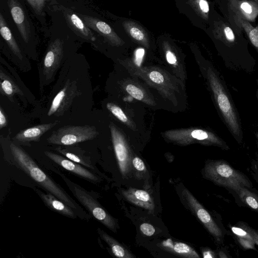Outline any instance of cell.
<instances>
[{
	"mask_svg": "<svg viewBox=\"0 0 258 258\" xmlns=\"http://www.w3.org/2000/svg\"><path fill=\"white\" fill-rule=\"evenodd\" d=\"M11 152L16 165L37 184L70 206L80 217L85 213L75 200L53 181L22 148L12 143Z\"/></svg>",
	"mask_w": 258,
	"mask_h": 258,
	"instance_id": "6da1fadb",
	"label": "cell"
},
{
	"mask_svg": "<svg viewBox=\"0 0 258 258\" xmlns=\"http://www.w3.org/2000/svg\"><path fill=\"white\" fill-rule=\"evenodd\" d=\"M203 174L205 178L215 184L235 191L242 186H251V182L244 174L224 160L207 162L203 169Z\"/></svg>",
	"mask_w": 258,
	"mask_h": 258,
	"instance_id": "7a4b0ae2",
	"label": "cell"
},
{
	"mask_svg": "<svg viewBox=\"0 0 258 258\" xmlns=\"http://www.w3.org/2000/svg\"><path fill=\"white\" fill-rule=\"evenodd\" d=\"M211 88L218 109L229 130L237 142L242 139L240 120L234 105L221 81L212 71L209 72Z\"/></svg>",
	"mask_w": 258,
	"mask_h": 258,
	"instance_id": "3957f363",
	"label": "cell"
},
{
	"mask_svg": "<svg viewBox=\"0 0 258 258\" xmlns=\"http://www.w3.org/2000/svg\"><path fill=\"white\" fill-rule=\"evenodd\" d=\"M65 182L78 201L97 221L114 232H116L117 222L89 192L80 185L63 177Z\"/></svg>",
	"mask_w": 258,
	"mask_h": 258,
	"instance_id": "277c9868",
	"label": "cell"
},
{
	"mask_svg": "<svg viewBox=\"0 0 258 258\" xmlns=\"http://www.w3.org/2000/svg\"><path fill=\"white\" fill-rule=\"evenodd\" d=\"M98 135L94 126L65 125L52 133L47 142L53 145L70 146L93 140Z\"/></svg>",
	"mask_w": 258,
	"mask_h": 258,
	"instance_id": "5b68a950",
	"label": "cell"
},
{
	"mask_svg": "<svg viewBox=\"0 0 258 258\" xmlns=\"http://www.w3.org/2000/svg\"><path fill=\"white\" fill-rule=\"evenodd\" d=\"M181 195L188 208L198 218L209 233L216 239L220 241L223 238L222 231L208 212L186 188L183 189Z\"/></svg>",
	"mask_w": 258,
	"mask_h": 258,
	"instance_id": "8992f818",
	"label": "cell"
},
{
	"mask_svg": "<svg viewBox=\"0 0 258 258\" xmlns=\"http://www.w3.org/2000/svg\"><path fill=\"white\" fill-rule=\"evenodd\" d=\"M112 142L119 171L123 178L133 169L132 161L127 147L120 134L113 126L110 127Z\"/></svg>",
	"mask_w": 258,
	"mask_h": 258,
	"instance_id": "52a82bcc",
	"label": "cell"
},
{
	"mask_svg": "<svg viewBox=\"0 0 258 258\" xmlns=\"http://www.w3.org/2000/svg\"><path fill=\"white\" fill-rule=\"evenodd\" d=\"M44 154L54 163L76 175L91 182L97 183L100 181V178L97 175L82 165L50 151H45Z\"/></svg>",
	"mask_w": 258,
	"mask_h": 258,
	"instance_id": "ba28073f",
	"label": "cell"
},
{
	"mask_svg": "<svg viewBox=\"0 0 258 258\" xmlns=\"http://www.w3.org/2000/svg\"><path fill=\"white\" fill-rule=\"evenodd\" d=\"M77 90L75 82L69 80L64 87L57 93L52 100L47 115H61L77 95Z\"/></svg>",
	"mask_w": 258,
	"mask_h": 258,
	"instance_id": "9c48e42d",
	"label": "cell"
},
{
	"mask_svg": "<svg viewBox=\"0 0 258 258\" xmlns=\"http://www.w3.org/2000/svg\"><path fill=\"white\" fill-rule=\"evenodd\" d=\"M63 55V42L56 39L49 45L43 62V72L47 79H50L59 67Z\"/></svg>",
	"mask_w": 258,
	"mask_h": 258,
	"instance_id": "30bf717a",
	"label": "cell"
},
{
	"mask_svg": "<svg viewBox=\"0 0 258 258\" xmlns=\"http://www.w3.org/2000/svg\"><path fill=\"white\" fill-rule=\"evenodd\" d=\"M11 14L18 31L25 43L31 35V27L24 10L18 0H7Z\"/></svg>",
	"mask_w": 258,
	"mask_h": 258,
	"instance_id": "8fae6325",
	"label": "cell"
},
{
	"mask_svg": "<svg viewBox=\"0 0 258 258\" xmlns=\"http://www.w3.org/2000/svg\"><path fill=\"white\" fill-rule=\"evenodd\" d=\"M57 8L63 14L70 27L78 35L89 41H95L94 34L77 15L62 6H58Z\"/></svg>",
	"mask_w": 258,
	"mask_h": 258,
	"instance_id": "7c38bea8",
	"label": "cell"
},
{
	"mask_svg": "<svg viewBox=\"0 0 258 258\" xmlns=\"http://www.w3.org/2000/svg\"><path fill=\"white\" fill-rule=\"evenodd\" d=\"M59 122V121L55 120L52 122L39 124L22 130L16 135L13 140L21 144L32 141L37 142L45 133Z\"/></svg>",
	"mask_w": 258,
	"mask_h": 258,
	"instance_id": "4fadbf2b",
	"label": "cell"
},
{
	"mask_svg": "<svg viewBox=\"0 0 258 258\" xmlns=\"http://www.w3.org/2000/svg\"><path fill=\"white\" fill-rule=\"evenodd\" d=\"M36 192L45 205L51 210L70 218L77 217V213L70 206L53 195L44 193L38 189H36Z\"/></svg>",
	"mask_w": 258,
	"mask_h": 258,
	"instance_id": "5bb4252c",
	"label": "cell"
},
{
	"mask_svg": "<svg viewBox=\"0 0 258 258\" xmlns=\"http://www.w3.org/2000/svg\"><path fill=\"white\" fill-rule=\"evenodd\" d=\"M122 194L127 201L133 204L151 212L154 210L153 199L148 192L142 189L130 187L127 189L122 190Z\"/></svg>",
	"mask_w": 258,
	"mask_h": 258,
	"instance_id": "9a60e30c",
	"label": "cell"
},
{
	"mask_svg": "<svg viewBox=\"0 0 258 258\" xmlns=\"http://www.w3.org/2000/svg\"><path fill=\"white\" fill-rule=\"evenodd\" d=\"M160 247L176 255L188 258H199L197 251L189 245L181 242L173 241L170 239L164 240Z\"/></svg>",
	"mask_w": 258,
	"mask_h": 258,
	"instance_id": "2e32d148",
	"label": "cell"
},
{
	"mask_svg": "<svg viewBox=\"0 0 258 258\" xmlns=\"http://www.w3.org/2000/svg\"><path fill=\"white\" fill-rule=\"evenodd\" d=\"M81 18L89 28L96 31L113 43L117 41L115 34L110 26L105 22L91 16L81 15Z\"/></svg>",
	"mask_w": 258,
	"mask_h": 258,
	"instance_id": "e0dca14e",
	"label": "cell"
},
{
	"mask_svg": "<svg viewBox=\"0 0 258 258\" xmlns=\"http://www.w3.org/2000/svg\"><path fill=\"white\" fill-rule=\"evenodd\" d=\"M100 238L110 247L113 254L119 258H134L135 256L113 237L100 228H98Z\"/></svg>",
	"mask_w": 258,
	"mask_h": 258,
	"instance_id": "ac0fdd59",
	"label": "cell"
},
{
	"mask_svg": "<svg viewBox=\"0 0 258 258\" xmlns=\"http://www.w3.org/2000/svg\"><path fill=\"white\" fill-rule=\"evenodd\" d=\"M0 33L13 53L22 59L21 51L2 13L0 14Z\"/></svg>",
	"mask_w": 258,
	"mask_h": 258,
	"instance_id": "d6986e66",
	"label": "cell"
},
{
	"mask_svg": "<svg viewBox=\"0 0 258 258\" xmlns=\"http://www.w3.org/2000/svg\"><path fill=\"white\" fill-rule=\"evenodd\" d=\"M0 91L2 95L10 99H13L15 94L23 95V92L13 79L2 70L0 71Z\"/></svg>",
	"mask_w": 258,
	"mask_h": 258,
	"instance_id": "ffe728a7",
	"label": "cell"
},
{
	"mask_svg": "<svg viewBox=\"0 0 258 258\" xmlns=\"http://www.w3.org/2000/svg\"><path fill=\"white\" fill-rule=\"evenodd\" d=\"M240 199L245 205L258 212V196L247 189L246 187H241L236 191Z\"/></svg>",
	"mask_w": 258,
	"mask_h": 258,
	"instance_id": "44dd1931",
	"label": "cell"
},
{
	"mask_svg": "<svg viewBox=\"0 0 258 258\" xmlns=\"http://www.w3.org/2000/svg\"><path fill=\"white\" fill-rule=\"evenodd\" d=\"M56 150L68 159L80 164L84 166L90 168L91 170L94 169V167L90 161L83 156L60 147L57 148Z\"/></svg>",
	"mask_w": 258,
	"mask_h": 258,
	"instance_id": "7402d4cb",
	"label": "cell"
},
{
	"mask_svg": "<svg viewBox=\"0 0 258 258\" xmlns=\"http://www.w3.org/2000/svg\"><path fill=\"white\" fill-rule=\"evenodd\" d=\"M30 6L34 12L38 16L43 15L44 9L47 5L52 3L54 0H24Z\"/></svg>",
	"mask_w": 258,
	"mask_h": 258,
	"instance_id": "603a6c76",
	"label": "cell"
},
{
	"mask_svg": "<svg viewBox=\"0 0 258 258\" xmlns=\"http://www.w3.org/2000/svg\"><path fill=\"white\" fill-rule=\"evenodd\" d=\"M240 22L247 34L251 43L258 50V29L253 27L244 20L242 19Z\"/></svg>",
	"mask_w": 258,
	"mask_h": 258,
	"instance_id": "cb8c5ba5",
	"label": "cell"
},
{
	"mask_svg": "<svg viewBox=\"0 0 258 258\" xmlns=\"http://www.w3.org/2000/svg\"><path fill=\"white\" fill-rule=\"evenodd\" d=\"M107 108L119 120L123 122L127 121V118L122 109L112 103H108L106 105Z\"/></svg>",
	"mask_w": 258,
	"mask_h": 258,
	"instance_id": "d4e9b609",
	"label": "cell"
},
{
	"mask_svg": "<svg viewBox=\"0 0 258 258\" xmlns=\"http://www.w3.org/2000/svg\"><path fill=\"white\" fill-rule=\"evenodd\" d=\"M126 90L134 98L141 100L144 97L143 92L139 88L132 84H128L126 87Z\"/></svg>",
	"mask_w": 258,
	"mask_h": 258,
	"instance_id": "484cf974",
	"label": "cell"
},
{
	"mask_svg": "<svg viewBox=\"0 0 258 258\" xmlns=\"http://www.w3.org/2000/svg\"><path fill=\"white\" fill-rule=\"evenodd\" d=\"M133 167L138 172H146V167L143 161L139 157H135L132 160Z\"/></svg>",
	"mask_w": 258,
	"mask_h": 258,
	"instance_id": "4316f807",
	"label": "cell"
},
{
	"mask_svg": "<svg viewBox=\"0 0 258 258\" xmlns=\"http://www.w3.org/2000/svg\"><path fill=\"white\" fill-rule=\"evenodd\" d=\"M140 228L144 235L148 236L153 235L155 232V229L153 226L147 223L142 224Z\"/></svg>",
	"mask_w": 258,
	"mask_h": 258,
	"instance_id": "83f0119b",
	"label": "cell"
},
{
	"mask_svg": "<svg viewBox=\"0 0 258 258\" xmlns=\"http://www.w3.org/2000/svg\"><path fill=\"white\" fill-rule=\"evenodd\" d=\"M130 33L131 36L138 41H142L144 39V34L139 28L133 27L130 29Z\"/></svg>",
	"mask_w": 258,
	"mask_h": 258,
	"instance_id": "f1b7e54d",
	"label": "cell"
},
{
	"mask_svg": "<svg viewBox=\"0 0 258 258\" xmlns=\"http://www.w3.org/2000/svg\"><path fill=\"white\" fill-rule=\"evenodd\" d=\"M150 79L157 84H161L164 81L162 75L157 71H152L149 74Z\"/></svg>",
	"mask_w": 258,
	"mask_h": 258,
	"instance_id": "f546056e",
	"label": "cell"
},
{
	"mask_svg": "<svg viewBox=\"0 0 258 258\" xmlns=\"http://www.w3.org/2000/svg\"><path fill=\"white\" fill-rule=\"evenodd\" d=\"M144 54V50L143 48H140L137 50L135 62L138 66H140Z\"/></svg>",
	"mask_w": 258,
	"mask_h": 258,
	"instance_id": "4dcf8cb0",
	"label": "cell"
},
{
	"mask_svg": "<svg viewBox=\"0 0 258 258\" xmlns=\"http://www.w3.org/2000/svg\"><path fill=\"white\" fill-rule=\"evenodd\" d=\"M8 123L7 117L3 110L2 107L0 108V128L2 129L5 127Z\"/></svg>",
	"mask_w": 258,
	"mask_h": 258,
	"instance_id": "1f68e13d",
	"label": "cell"
},
{
	"mask_svg": "<svg viewBox=\"0 0 258 258\" xmlns=\"http://www.w3.org/2000/svg\"><path fill=\"white\" fill-rule=\"evenodd\" d=\"M243 227L249 232L253 238L255 244L258 245V232L249 227L245 226H243Z\"/></svg>",
	"mask_w": 258,
	"mask_h": 258,
	"instance_id": "d6a6232c",
	"label": "cell"
},
{
	"mask_svg": "<svg viewBox=\"0 0 258 258\" xmlns=\"http://www.w3.org/2000/svg\"><path fill=\"white\" fill-rule=\"evenodd\" d=\"M224 32L227 39L229 41H233L234 40V35L233 31L229 27H226L224 28Z\"/></svg>",
	"mask_w": 258,
	"mask_h": 258,
	"instance_id": "836d02e7",
	"label": "cell"
},
{
	"mask_svg": "<svg viewBox=\"0 0 258 258\" xmlns=\"http://www.w3.org/2000/svg\"><path fill=\"white\" fill-rule=\"evenodd\" d=\"M166 58L168 62L172 64H175L176 63V58L175 55L170 51L166 52Z\"/></svg>",
	"mask_w": 258,
	"mask_h": 258,
	"instance_id": "e575fe53",
	"label": "cell"
},
{
	"mask_svg": "<svg viewBox=\"0 0 258 258\" xmlns=\"http://www.w3.org/2000/svg\"><path fill=\"white\" fill-rule=\"evenodd\" d=\"M240 8L245 13L250 14L252 13V7L248 3H242L241 4Z\"/></svg>",
	"mask_w": 258,
	"mask_h": 258,
	"instance_id": "d590c367",
	"label": "cell"
},
{
	"mask_svg": "<svg viewBox=\"0 0 258 258\" xmlns=\"http://www.w3.org/2000/svg\"><path fill=\"white\" fill-rule=\"evenodd\" d=\"M199 6L201 10L204 13H208L209 11L208 3L206 0H200Z\"/></svg>",
	"mask_w": 258,
	"mask_h": 258,
	"instance_id": "8d00e7d4",
	"label": "cell"
},
{
	"mask_svg": "<svg viewBox=\"0 0 258 258\" xmlns=\"http://www.w3.org/2000/svg\"><path fill=\"white\" fill-rule=\"evenodd\" d=\"M203 254L204 257H215L216 256L214 253L209 249L204 250Z\"/></svg>",
	"mask_w": 258,
	"mask_h": 258,
	"instance_id": "74e56055",
	"label": "cell"
},
{
	"mask_svg": "<svg viewBox=\"0 0 258 258\" xmlns=\"http://www.w3.org/2000/svg\"><path fill=\"white\" fill-rule=\"evenodd\" d=\"M219 257H227L228 256L225 254L224 252L221 251L219 252Z\"/></svg>",
	"mask_w": 258,
	"mask_h": 258,
	"instance_id": "f35d334b",
	"label": "cell"
},
{
	"mask_svg": "<svg viewBox=\"0 0 258 258\" xmlns=\"http://www.w3.org/2000/svg\"><path fill=\"white\" fill-rule=\"evenodd\" d=\"M256 136L257 138L258 139V134H256Z\"/></svg>",
	"mask_w": 258,
	"mask_h": 258,
	"instance_id": "ab89813d",
	"label": "cell"
},
{
	"mask_svg": "<svg viewBox=\"0 0 258 258\" xmlns=\"http://www.w3.org/2000/svg\"><path fill=\"white\" fill-rule=\"evenodd\" d=\"M257 96H258V90H257Z\"/></svg>",
	"mask_w": 258,
	"mask_h": 258,
	"instance_id": "60d3db41",
	"label": "cell"
}]
</instances>
